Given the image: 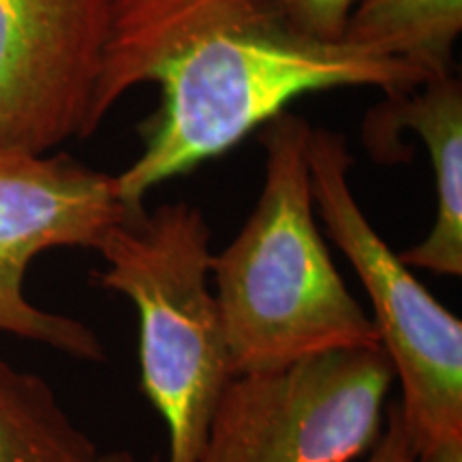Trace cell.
<instances>
[{
    "label": "cell",
    "mask_w": 462,
    "mask_h": 462,
    "mask_svg": "<svg viewBox=\"0 0 462 462\" xmlns=\"http://www.w3.org/2000/svg\"><path fill=\"white\" fill-rule=\"evenodd\" d=\"M154 82L161 107L143 150L114 176L125 210L157 184L217 159L296 97L373 86L401 97L426 82L402 58L326 43L291 26L276 0H116L90 112V135L133 86Z\"/></svg>",
    "instance_id": "1"
},
{
    "label": "cell",
    "mask_w": 462,
    "mask_h": 462,
    "mask_svg": "<svg viewBox=\"0 0 462 462\" xmlns=\"http://www.w3.org/2000/svg\"><path fill=\"white\" fill-rule=\"evenodd\" d=\"M310 129L289 112L262 126V195L234 242L212 255L234 377L381 346L317 229L306 157Z\"/></svg>",
    "instance_id": "2"
},
{
    "label": "cell",
    "mask_w": 462,
    "mask_h": 462,
    "mask_svg": "<svg viewBox=\"0 0 462 462\" xmlns=\"http://www.w3.org/2000/svg\"><path fill=\"white\" fill-rule=\"evenodd\" d=\"M97 285L129 298L140 319V383L165 421L167 462H198L231 381L210 274V227L187 201L126 210L103 236Z\"/></svg>",
    "instance_id": "3"
},
{
    "label": "cell",
    "mask_w": 462,
    "mask_h": 462,
    "mask_svg": "<svg viewBox=\"0 0 462 462\" xmlns=\"http://www.w3.org/2000/svg\"><path fill=\"white\" fill-rule=\"evenodd\" d=\"M315 210L371 298L381 346L401 379V413L415 452L462 437V321L432 298L357 204L343 135L310 129Z\"/></svg>",
    "instance_id": "4"
},
{
    "label": "cell",
    "mask_w": 462,
    "mask_h": 462,
    "mask_svg": "<svg viewBox=\"0 0 462 462\" xmlns=\"http://www.w3.org/2000/svg\"><path fill=\"white\" fill-rule=\"evenodd\" d=\"M394 379L383 346L231 377L198 462H356L383 429Z\"/></svg>",
    "instance_id": "5"
},
{
    "label": "cell",
    "mask_w": 462,
    "mask_h": 462,
    "mask_svg": "<svg viewBox=\"0 0 462 462\" xmlns=\"http://www.w3.org/2000/svg\"><path fill=\"white\" fill-rule=\"evenodd\" d=\"M114 176L67 154L0 159V332L84 362H106L99 334L26 296L31 263L51 248H97L125 215Z\"/></svg>",
    "instance_id": "6"
},
{
    "label": "cell",
    "mask_w": 462,
    "mask_h": 462,
    "mask_svg": "<svg viewBox=\"0 0 462 462\" xmlns=\"http://www.w3.org/2000/svg\"><path fill=\"white\" fill-rule=\"evenodd\" d=\"M116 0H0V159L88 137Z\"/></svg>",
    "instance_id": "7"
},
{
    "label": "cell",
    "mask_w": 462,
    "mask_h": 462,
    "mask_svg": "<svg viewBox=\"0 0 462 462\" xmlns=\"http://www.w3.org/2000/svg\"><path fill=\"white\" fill-rule=\"evenodd\" d=\"M409 126L426 143L435 173L437 215L424 240L401 253L404 265L441 276L462 274V86L456 75L426 79L366 116L364 142L381 163L402 161L396 133Z\"/></svg>",
    "instance_id": "8"
},
{
    "label": "cell",
    "mask_w": 462,
    "mask_h": 462,
    "mask_svg": "<svg viewBox=\"0 0 462 462\" xmlns=\"http://www.w3.org/2000/svg\"><path fill=\"white\" fill-rule=\"evenodd\" d=\"M462 0H357L343 42L402 58L426 79L454 73Z\"/></svg>",
    "instance_id": "9"
},
{
    "label": "cell",
    "mask_w": 462,
    "mask_h": 462,
    "mask_svg": "<svg viewBox=\"0 0 462 462\" xmlns=\"http://www.w3.org/2000/svg\"><path fill=\"white\" fill-rule=\"evenodd\" d=\"M99 449L56 392L0 357V462H97Z\"/></svg>",
    "instance_id": "10"
},
{
    "label": "cell",
    "mask_w": 462,
    "mask_h": 462,
    "mask_svg": "<svg viewBox=\"0 0 462 462\" xmlns=\"http://www.w3.org/2000/svg\"><path fill=\"white\" fill-rule=\"evenodd\" d=\"M291 26L317 42L338 43L357 0H276Z\"/></svg>",
    "instance_id": "11"
},
{
    "label": "cell",
    "mask_w": 462,
    "mask_h": 462,
    "mask_svg": "<svg viewBox=\"0 0 462 462\" xmlns=\"http://www.w3.org/2000/svg\"><path fill=\"white\" fill-rule=\"evenodd\" d=\"M415 446L404 426L401 404L390 402L385 407L383 429H381L374 446L356 462H415Z\"/></svg>",
    "instance_id": "12"
},
{
    "label": "cell",
    "mask_w": 462,
    "mask_h": 462,
    "mask_svg": "<svg viewBox=\"0 0 462 462\" xmlns=\"http://www.w3.org/2000/svg\"><path fill=\"white\" fill-rule=\"evenodd\" d=\"M415 462H462V437L446 439V441H439L435 446L420 449Z\"/></svg>",
    "instance_id": "13"
},
{
    "label": "cell",
    "mask_w": 462,
    "mask_h": 462,
    "mask_svg": "<svg viewBox=\"0 0 462 462\" xmlns=\"http://www.w3.org/2000/svg\"><path fill=\"white\" fill-rule=\"evenodd\" d=\"M97 462H137V458L131 452L118 449V452H112V454H99Z\"/></svg>",
    "instance_id": "14"
},
{
    "label": "cell",
    "mask_w": 462,
    "mask_h": 462,
    "mask_svg": "<svg viewBox=\"0 0 462 462\" xmlns=\"http://www.w3.org/2000/svg\"><path fill=\"white\" fill-rule=\"evenodd\" d=\"M150 462H161V458H159V456H152V458H150Z\"/></svg>",
    "instance_id": "15"
}]
</instances>
